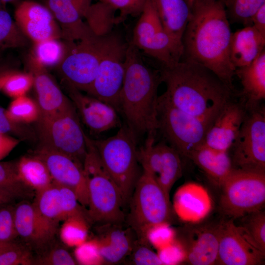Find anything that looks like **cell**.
Instances as JSON below:
<instances>
[{
    "mask_svg": "<svg viewBox=\"0 0 265 265\" xmlns=\"http://www.w3.org/2000/svg\"><path fill=\"white\" fill-rule=\"evenodd\" d=\"M166 90L162 94L173 106L212 125L232 100L233 89L208 69L181 60L159 69Z\"/></svg>",
    "mask_w": 265,
    "mask_h": 265,
    "instance_id": "obj_1",
    "label": "cell"
},
{
    "mask_svg": "<svg viewBox=\"0 0 265 265\" xmlns=\"http://www.w3.org/2000/svg\"><path fill=\"white\" fill-rule=\"evenodd\" d=\"M230 22L251 26V19L255 12L264 4L265 0H220Z\"/></svg>",
    "mask_w": 265,
    "mask_h": 265,
    "instance_id": "obj_33",
    "label": "cell"
},
{
    "mask_svg": "<svg viewBox=\"0 0 265 265\" xmlns=\"http://www.w3.org/2000/svg\"><path fill=\"white\" fill-rule=\"evenodd\" d=\"M247 111L244 101H229L208 129L204 144L215 150L229 151L238 135Z\"/></svg>",
    "mask_w": 265,
    "mask_h": 265,
    "instance_id": "obj_19",
    "label": "cell"
},
{
    "mask_svg": "<svg viewBox=\"0 0 265 265\" xmlns=\"http://www.w3.org/2000/svg\"><path fill=\"white\" fill-rule=\"evenodd\" d=\"M41 145L65 154L83 165L87 153L86 135L72 103L53 115L37 121Z\"/></svg>",
    "mask_w": 265,
    "mask_h": 265,
    "instance_id": "obj_8",
    "label": "cell"
},
{
    "mask_svg": "<svg viewBox=\"0 0 265 265\" xmlns=\"http://www.w3.org/2000/svg\"><path fill=\"white\" fill-rule=\"evenodd\" d=\"M63 222L59 230V237L65 245L75 248L88 239L89 221L87 218L75 216Z\"/></svg>",
    "mask_w": 265,
    "mask_h": 265,
    "instance_id": "obj_32",
    "label": "cell"
},
{
    "mask_svg": "<svg viewBox=\"0 0 265 265\" xmlns=\"http://www.w3.org/2000/svg\"><path fill=\"white\" fill-rule=\"evenodd\" d=\"M249 110L231 149L233 168L265 173V110Z\"/></svg>",
    "mask_w": 265,
    "mask_h": 265,
    "instance_id": "obj_13",
    "label": "cell"
},
{
    "mask_svg": "<svg viewBox=\"0 0 265 265\" xmlns=\"http://www.w3.org/2000/svg\"><path fill=\"white\" fill-rule=\"evenodd\" d=\"M68 49L66 40L52 38L33 43L31 55L43 67L58 66L64 59Z\"/></svg>",
    "mask_w": 265,
    "mask_h": 265,
    "instance_id": "obj_30",
    "label": "cell"
},
{
    "mask_svg": "<svg viewBox=\"0 0 265 265\" xmlns=\"http://www.w3.org/2000/svg\"><path fill=\"white\" fill-rule=\"evenodd\" d=\"M240 80L247 109L265 99V50L250 64L235 70Z\"/></svg>",
    "mask_w": 265,
    "mask_h": 265,
    "instance_id": "obj_28",
    "label": "cell"
},
{
    "mask_svg": "<svg viewBox=\"0 0 265 265\" xmlns=\"http://www.w3.org/2000/svg\"><path fill=\"white\" fill-rule=\"evenodd\" d=\"M4 4H5L7 2H10L14 1L16 0H0Z\"/></svg>",
    "mask_w": 265,
    "mask_h": 265,
    "instance_id": "obj_55",
    "label": "cell"
},
{
    "mask_svg": "<svg viewBox=\"0 0 265 265\" xmlns=\"http://www.w3.org/2000/svg\"><path fill=\"white\" fill-rule=\"evenodd\" d=\"M127 221L136 238L144 240L147 228L168 222L170 216V201L161 187L149 174L142 171L129 200Z\"/></svg>",
    "mask_w": 265,
    "mask_h": 265,
    "instance_id": "obj_7",
    "label": "cell"
},
{
    "mask_svg": "<svg viewBox=\"0 0 265 265\" xmlns=\"http://www.w3.org/2000/svg\"><path fill=\"white\" fill-rule=\"evenodd\" d=\"M0 205V240L11 241L18 236L14 223V207Z\"/></svg>",
    "mask_w": 265,
    "mask_h": 265,
    "instance_id": "obj_46",
    "label": "cell"
},
{
    "mask_svg": "<svg viewBox=\"0 0 265 265\" xmlns=\"http://www.w3.org/2000/svg\"><path fill=\"white\" fill-rule=\"evenodd\" d=\"M58 186L60 190L63 221L75 216H84L89 221L86 210L84 211L82 208L83 207L79 202L75 193L68 187Z\"/></svg>",
    "mask_w": 265,
    "mask_h": 265,
    "instance_id": "obj_43",
    "label": "cell"
},
{
    "mask_svg": "<svg viewBox=\"0 0 265 265\" xmlns=\"http://www.w3.org/2000/svg\"><path fill=\"white\" fill-rule=\"evenodd\" d=\"M218 251L216 265H261L265 253L256 244L245 229L234 220L218 224Z\"/></svg>",
    "mask_w": 265,
    "mask_h": 265,
    "instance_id": "obj_15",
    "label": "cell"
},
{
    "mask_svg": "<svg viewBox=\"0 0 265 265\" xmlns=\"http://www.w3.org/2000/svg\"><path fill=\"white\" fill-rule=\"evenodd\" d=\"M265 36L252 26H244L232 34L230 59L235 69L250 64L265 51Z\"/></svg>",
    "mask_w": 265,
    "mask_h": 265,
    "instance_id": "obj_25",
    "label": "cell"
},
{
    "mask_svg": "<svg viewBox=\"0 0 265 265\" xmlns=\"http://www.w3.org/2000/svg\"><path fill=\"white\" fill-rule=\"evenodd\" d=\"M106 34L92 32L80 40L67 41L66 54L57 66L64 81L81 91H88L97 74Z\"/></svg>",
    "mask_w": 265,
    "mask_h": 265,
    "instance_id": "obj_11",
    "label": "cell"
},
{
    "mask_svg": "<svg viewBox=\"0 0 265 265\" xmlns=\"http://www.w3.org/2000/svg\"><path fill=\"white\" fill-rule=\"evenodd\" d=\"M136 8L141 14L145 6L146 0H132Z\"/></svg>",
    "mask_w": 265,
    "mask_h": 265,
    "instance_id": "obj_53",
    "label": "cell"
},
{
    "mask_svg": "<svg viewBox=\"0 0 265 265\" xmlns=\"http://www.w3.org/2000/svg\"><path fill=\"white\" fill-rule=\"evenodd\" d=\"M157 130L182 157L204 143L211 126L174 106L161 94L157 100Z\"/></svg>",
    "mask_w": 265,
    "mask_h": 265,
    "instance_id": "obj_9",
    "label": "cell"
},
{
    "mask_svg": "<svg viewBox=\"0 0 265 265\" xmlns=\"http://www.w3.org/2000/svg\"><path fill=\"white\" fill-rule=\"evenodd\" d=\"M74 257L65 248L55 247L35 258L34 265H74Z\"/></svg>",
    "mask_w": 265,
    "mask_h": 265,
    "instance_id": "obj_45",
    "label": "cell"
},
{
    "mask_svg": "<svg viewBox=\"0 0 265 265\" xmlns=\"http://www.w3.org/2000/svg\"><path fill=\"white\" fill-rule=\"evenodd\" d=\"M33 85V78L29 72L15 71L8 79L2 90L13 98L26 95Z\"/></svg>",
    "mask_w": 265,
    "mask_h": 265,
    "instance_id": "obj_38",
    "label": "cell"
},
{
    "mask_svg": "<svg viewBox=\"0 0 265 265\" xmlns=\"http://www.w3.org/2000/svg\"><path fill=\"white\" fill-rule=\"evenodd\" d=\"M0 133L8 134L21 140H34L35 133L26 124L16 122L11 119L6 109L0 106Z\"/></svg>",
    "mask_w": 265,
    "mask_h": 265,
    "instance_id": "obj_37",
    "label": "cell"
},
{
    "mask_svg": "<svg viewBox=\"0 0 265 265\" xmlns=\"http://www.w3.org/2000/svg\"><path fill=\"white\" fill-rule=\"evenodd\" d=\"M20 141L17 138L0 133V160L7 157Z\"/></svg>",
    "mask_w": 265,
    "mask_h": 265,
    "instance_id": "obj_48",
    "label": "cell"
},
{
    "mask_svg": "<svg viewBox=\"0 0 265 265\" xmlns=\"http://www.w3.org/2000/svg\"><path fill=\"white\" fill-rule=\"evenodd\" d=\"M15 71L6 66H0V91L2 90L9 77Z\"/></svg>",
    "mask_w": 265,
    "mask_h": 265,
    "instance_id": "obj_51",
    "label": "cell"
},
{
    "mask_svg": "<svg viewBox=\"0 0 265 265\" xmlns=\"http://www.w3.org/2000/svg\"><path fill=\"white\" fill-rule=\"evenodd\" d=\"M6 113L12 120L26 124L37 122L40 116L37 102L26 95L14 98Z\"/></svg>",
    "mask_w": 265,
    "mask_h": 265,
    "instance_id": "obj_35",
    "label": "cell"
},
{
    "mask_svg": "<svg viewBox=\"0 0 265 265\" xmlns=\"http://www.w3.org/2000/svg\"><path fill=\"white\" fill-rule=\"evenodd\" d=\"M0 186L15 190L26 196L28 189L18 178L16 161L0 162Z\"/></svg>",
    "mask_w": 265,
    "mask_h": 265,
    "instance_id": "obj_44",
    "label": "cell"
},
{
    "mask_svg": "<svg viewBox=\"0 0 265 265\" xmlns=\"http://www.w3.org/2000/svg\"><path fill=\"white\" fill-rule=\"evenodd\" d=\"M33 203L41 215L48 220L56 224L63 221L59 188L54 183L36 193Z\"/></svg>",
    "mask_w": 265,
    "mask_h": 265,
    "instance_id": "obj_31",
    "label": "cell"
},
{
    "mask_svg": "<svg viewBox=\"0 0 265 265\" xmlns=\"http://www.w3.org/2000/svg\"><path fill=\"white\" fill-rule=\"evenodd\" d=\"M243 227L250 237L265 253V212L263 210L250 213L241 218Z\"/></svg>",
    "mask_w": 265,
    "mask_h": 265,
    "instance_id": "obj_36",
    "label": "cell"
},
{
    "mask_svg": "<svg viewBox=\"0 0 265 265\" xmlns=\"http://www.w3.org/2000/svg\"><path fill=\"white\" fill-rule=\"evenodd\" d=\"M165 31L179 45L193 15L190 0H149Z\"/></svg>",
    "mask_w": 265,
    "mask_h": 265,
    "instance_id": "obj_24",
    "label": "cell"
},
{
    "mask_svg": "<svg viewBox=\"0 0 265 265\" xmlns=\"http://www.w3.org/2000/svg\"><path fill=\"white\" fill-rule=\"evenodd\" d=\"M4 4L0 0V9L3 8Z\"/></svg>",
    "mask_w": 265,
    "mask_h": 265,
    "instance_id": "obj_56",
    "label": "cell"
},
{
    "mask_svg": "<svg viewBox=\"0 0 265 265\" xmlns=\"http://www.w3.org/2000/svg\"><path fill=\"white\" fill-rule=\"evenodd\" d=\"M252 25L262 35L265 36V4L262 5L253 15Z\"/></svg>",
    "mask_w": 265,
    "mask_h": 265,
    "instance_id": "obj_49",
    "label": "cell"
},
{
    "mask_svg": "<svg viewBox=\"0 0 265 265\" xmlns=\"http://www.w3.org/2000/svg\"><path fill=\"white\" fill-rule=\"evenodd\" d=\"M186 249V261L191 265H216L219 244L218 225L195 229Z\"/></svg>",
    "mask_w": 265,
    "mask_h": 265,
    "instance_id": "obj_26",
    "label": "cell"
},
{
    "mask_svg": "<svg viewBox=\"0 0 265 265\" xmlns=\"http://www.w3.org/2000/svg\"><path fill=\"white\" fill-rule=\"evenodd\" d=\"M129 43L118 33H106L95 79L86 93L119 109V96L125 75Z\"/></svg>",
    "mask_w": 265,
    "mask_h": 265,
    "instance_id": "obj_10",
    "label": "cell"
},
{
    "mask_svg": "<svg viewBox=\"0 0 265 265\" xmlns=\"http://www.w3.org/2000/svg\"><path fill=\"white\" fill-rule=\"evenodd\" d=\"M114 10H119L120 15L116 18V21H121L127 16H139L140 14L136 8L132 0H99Z\"/></svg>",
    "mask_w": 265,
    "mask_h": 265,
    "instance_id": "obj_47",
    "label": "cell"
},
{
    "mask_svg": "<svg viewBox=\"0 0 265 265\" xmlns=\"http://www.w3.org/2000/svg\"><path fill=\"white\" fill-rule=\"evenodd\" d=\"M133 28L131 43L139 51L170 67L181 61L183 47L165 31L149 0Z\"/></svg>",
    "mask_w": 265,
    "mask_h": 265,
    "instance_id": "obj_12",
    "label": "cell"
},
{
    "mask_svg": "<svg viewBox=\"0 0 265 265\" xmlns=\"http://www.w3.org/2000/svg\"><path fill=\"white\" fill-rule=\"evenodd\" d=\"M144 240L137 238L132 247L126 258L129 259V263L136 265H162L158 253L155 252Z\"/></svg>",
    "mask_w": 265,
    "mask_h": 265,
    "instance_id": "obj_40",
    "label": "cell"
},
{
    "mask_svg": "<svg viewBox=\"0 0 265 265\" xmlns=\"http://www.w3.org/2000/svg\"><path fill=\"white\" fill-rule=\"evenodd\" d=\"M27 38L14 22L9 13L0 9V50L26 46Z\"/></svg>",
    "mask_w": 265,
    "mask_h": 265,
    "instance_id": "obj_34",
    "label": "cell"
},
{
    "mask_svg": "<svg viewBox=\"0 0 265 265\" xmlns=\"http://www.w3.org/2000/svg\"><path fill=\"white\" fill-rule=\"evenodd\" d=\"M136 139L135 134L125 125L111 137L92 139L104 166L121 193L124 207L140 175Z\"/></svg>",
    "mask_w": 265,
    "mask_h": 265,
    "instance_id": "obj_5",
    "label": "cell"
},
{
    "mask_svg": "<svg viewBox=\"0 0 265 265\" xmlns=\"http://www.w3.org/2000/svg\"><path fill=\"white\" fill-rule=\"evenodd\" d=\"M15 242L13 241H4L0 240V254L4 250L11 247Z\"/></svg>",
    "mask_w": 265,
    "mask_h": 265,
    "instance_id": "obj_54",
    "label": "cell"
},
{
    "mask_svg": "<svg viewBox=\"0 0 265 265\" xmlns=\"http://www.w3.org/2000/svg\"><path fill=\"white\" fill-rule=\"evenodd\" d=\"M161 82L159 69L147 65L140 51L129 42L118 111L136 136L157 130L158 90Z\"/></svg>",
    "mask_w": 265,
    "mask_h": 265,
    "instance_id": "obj_3",
    "label": "cell"
},
{
    "mask_svg": "<svg viewBox=\"0 0 265 265\" xmlns=\"http://www.w3.org/2000/svg\"><path fill=\"white\" fill-rule=\"evenodd\" d=\"M14 223L18 236L38 247L49 243L57 227L42 216L33 203L27 202L14 207Z\"/></svg>",
    "mask_w": 265,
    "mask_h": 265,
    "instance_id": "obj_22",
    "label": "cell"
},
{
    "mask_svg": "<svg viewBox=\"0 0 265 265\" xmlns=\"http://www.w3.org/2000/svg\"><path fill=\"white\" fill-rule=\"evenodd\" d=\"M92 0H43L61 30V38L67 41L80 40L92 30L82 21Z\"/></svg>",
    "mask_w": 265,
    "mask_h": 265,
    "instance_id": "obj_20",
    "label": "cell"
},
{
    "mask_svg": "<svg viewBox=\"0 0 265 265\" xmlns=\"http://www.w3.org/2000/svg\"><path fill=\"white\" fill-rule=\"evenodd\" d=\"M155 136V133L148 134L144 145L137 149L138 160L169 199L173 186L182 175L181 156L170 145L156 143Z\"/></svg>",
    "mask_w": 265,
    "mask_h": 265,
    "instance_id": "obj_14",
    "label": "cell"
},
{
    "mask_svg": "<svg viewBox=\"0 0 265 265\" xmlns=\"http://www.w3.org/2000/svg\"><path fill=\"white\" fill-rule=\"evenodd\" d=\"M27 66L33 78L40 117L53 115L72 103L48 72L46 68L38 63L30 54L27 58Z\"/></svg>",
    "mask_w": 265,
    "mask_h": 265,
    "instance_id": "obj_21",
    "label": "cell"
},
{
    "mask_svg": "<svg viewBox=\"0 0 265 265\" xmlns=\"http://www.w3.org/2000/svg\"><path fill=\"white\" fill-rule=\"evenodd\" d=\"M23 196L15 190L0 186V205L10 204L17 198Z\"/></svg>",
    "mask_w": 265,
    "mask_h": 265,
    "instance_id": "obj_50",
    "label": "cell"
},
{
    "mask_svg": "<svg viewBox=\"0 0 265 265\" xmlns=\"http://www.w3.org/2000/svg\"><path fill=\"white\" fill-rule=\"evenodd\" d=\"M86 141L83 169L87 183L89 220L100 224H122L125 216L121 193L104 166L92 139L87 136Z\"/></svg>",
    "mask_w": 265,
    "mask_h": 265,
    "instance_id": "obj_4",
    "label": "cell"
},
{
    "mask_svg": "<svg viewBox=\"0 0 265 265\" xmlns=\"http://www.w3.org/2000/svg\"><path fill=\"white\" fill-rule=\"evenodd\" d=\"M15 23L33 43L52 38H61L60 27L50 10L44 4L26 0L16 7Z\"/></svg>",
    "mask_w": 265,
    "mask_h": 265,
    "instance_id": "obj_17",
    "label": "cell"
},
{
    "mask_svg": "<svg viewBox=\"0 0 265 265\" xmlns=\"http://www.w3.org/2000/svg\"><path fill=\"white\" fill-rule=\"evenodd\" d=\"M122 224H101L97 239L105 263L116 264L125 260L135 240L132 229H125Z\"/></svg>",
    "mask_w": 265,
    "mask_h": 265,
    "instance_id": "obj_23",
    "label": "cell"
},
{
    "mask_svg": "<svg viewBox=\"0 0 265 265\" xmlns=\"http://www.w3.org/2000/svg\"><path fill=\"white\" fill-rule=\"evenodd\" d=\"M232 34L230 21L220 0L194 9L183 36L181 60L208 69L233 89L236 69L229 55Z\"/></svg>",
    "mask_w": 265,
    "mask_h": 265,
    "instance_id": "obj_2",
    "label": "cell"
},
{
    "mask_svg": "<svg viewBox=\"0 0 265 265\" xmlns=\"http://www.w3.org/2000/svg\"><path fill=\"white\" fill-rule=\"evenodd\" d=\"M35 258L26 247L15 243L0 254V265H34Z\"/></svg>",
    "mask_w": 265,
    "mask_h": 265,
    "instance_id": "obj_42",
    "label": "cell"
},
{
    "mask_svg": "<svg viewBox=\"0 0 265 265\" xmlns=\"http://www.w3.org/2000/svg\"><path fill=\"white\" fill-rule=\"evenodd\" d=\"M218 0H190L193 10L213 4Z\"/></svg>",
    "mask_w": 265,
    "mask_h": 265,
    "instance_id": "obj_52",
    "label": "cell"
},
{
    "mask_svg": "<svg viewBox=\"0 0 265 265\" xmlns=\"http://www.w3.org/2000/svg\"><path fill=\"white\" fill-rule=\"evenodd\" d=\"M69 98L82 122L93 132L100 133L119 126L117 110L111 105L64 81Z\"/></svg>",
    "mask_w": 265,
    "mask_h": 265,
    "instance_id": "obj_18",
    "label": "cell"
},
{
    "mask_svg": "<svg viewBox=\"0 0 265 265\" xmlns=\"http://www.w3.org/2000/svg\"><path fill=\"white\" fill-rule=\"evenodd\" d=\"M16 168L20 182L35 193L45 189L53 183L46 164L36 155L21 157L16 161Z\"/></svg>",
    "mask_w": 265,
    "mask_h": 265,
    "instance_id": "obj_29",
    "label": "cell"
},
{
    "mask_svg": "<svg viewBox=\"0 0 265 265\" xmlns=\"http://www.w3.org/2000/svg\"><path fill=\"white\" fill-rule=\"evenodd\" d=\"M174 233L167 222L153 225L146 230L144 240L159 249L173 241Z\"/></svg>",
    "mask_w": 265,
    "mask_h": 265,
    "instance_id": "obj_41",
    "label": "cell"
},
{
    "mask_svg": "<svg viewBox=\"0 0 265 265\" xmlns=\"http://www.w3.org/2000/svg\"><path fill=\"white\" fill-rule=\"evenodd\" d=\"M74 259L77 264L101 265L105 263L97 239H87L75 248Z\"/></svg>",
    "mask_w": 265,
    "mask_h": 265,
    "instance_id": "obj_39",
    "label": "cell"
},
{
    "mask_svg": "<svg viewBox=\"0 0 265 265\" xmlns=\"http://www.w3.org/2000/svg\"><path fill=\"white\" fill-rule=\"evenodd\" d=\"M35 155L46 164L53 182L72 189L80 204L87 207V183L82 164L65 154L42 145Z\"/></svg>",
    "mask_w": 265,
    "mask_h": 265,
    "instance_id": "obj_16",
    "label": "cell"
},
{
    "mask_svg": "<svg viewBox=\"0 0 265 265\" xmlns=\"http://www.w3.org/2000/svg\"><path fill=\"white\" fill-rule=\"evenodd\" d=\"M186 158L192 160L219 186L233 169L229 151L215 150L205 144L190 151Z\"/></svg>",
    "mask_w": 265,
    "mask_h": 265,
    "instance_id": "obj_27",
    "label": "cell"
},
{
    "mask_svg": "<svg viewBox=\"0 0 265 265\" xmlns=\"http://www.w3.org/2000/svg\"><path fill=\"white\" fill-rule=\"evenodd\" d=\"M220 187V209L229 219H239L265 207V173L233 168Z\"/></svg>",
    "mask_w": 265,
    "mask_h": 265,
    "instance_id": "obj_6",
    "label": "cell"
}]
</instances>
